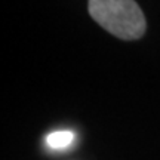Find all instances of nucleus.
I'll use <instances>...</instances> for the list:
<instances>
[{
  "mask_svg": "<svg viewBox=\"0 0 160 160\" xmlns=\"http://www.w3.org/2000/svg\"><path fill=\"white\" fill-rule=\"evenodd\" d=\"M88 11L110 34L122 40H137L145 33V17L135 0H89Z\"/></svg>",
  "mask_w": 160,
  "mask_h": 160,
  "instance_id": "1",
  "label": "nucleus"
},
{
  "mask_svg": "<svg viewBox=\"0 0 160 160\" xmlns=\"http://www.w3.org/2000/svg\"><path fill=\"white\" fill-rule=\"evenodd\" d=\"M74 141V133L71 131H55L46 137V144L53 150H62L71 145Z\"/></svg>",
  "mask_w": 160,
  "mask_h": 160,
  "instance_id": "2",
  "label": "nucleus"
}]
</instances>
